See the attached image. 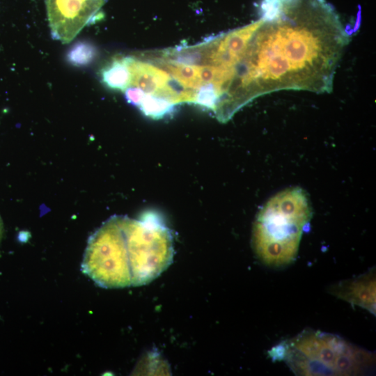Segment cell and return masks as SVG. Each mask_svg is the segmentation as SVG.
<instances>
[{"label": "cell", "mask_w": 376, "mask_h": 376, "mask_svg": "<svg viewBox=\"0 0 376 376\" xmlns=\"http://www.w3.org/2000/svg\"><path fill=\"white\" fill-rule=\"evenodd\" d=\"M233 68L231 92L242 108L281 90L330 93L336 70L350 40L325 0H263L260 18Z\"/></svg>", "instance_id": "cell-1"}, {"label": "cell", "mask_w": 376, "mask_h": 376, "mask_svg": "<svg viewBox=\"0 0 376 376\" xmlns=\"http://www.w3.org/2000/svg\"><path fill=\"white\" fill-rule=\"evenodd\" d=\"M173 254L171 231L155 214L114 216L89 237L81 269L102 288L139 286L166 270Z\"/></svg>", "instance_id": "cell-2"}, {"label": "cell", "mask_w": 376, "mask_h": 376, "mask_svg": "<svg viewBox=\"0 0 376 376\" xmlns=\"http://www.w3.org/2000/svg\"><path fill=\"white\" fill-rule=\"evenodd\" d=\"M274 360L284 361L297 375L350 376L373 368L375 354L341 337L305 329L269 351Z\"/></svg>", "instance_id": "cell-3"}, {"label": "cell", "mask_w": 376, "mask_h": 376, "mask_svg": "<svg viewBox=\"0 0 376 376\" xmlns=\"http://www.w3.org/2000/svg\"><path fill=\"white\" fill-rule=\"evenodd\" d=\"M311 218L309 201L301 188L276 194L262 207L254 223L252 243L258 258L273 267L293 262Z\"/></svg>", "instance_id": "cell-4"}, {"label": "cell", "mask_w": 376, "mask_h": 376, "mask_svg": "<svg viewBox=\"0 0 376 376\" xmlns=\"http://www.w3.org/2000/svg\"><path fill=\"white\" fill-rule=\"evenodd\" d=\"M107 0H46L47 19L52 38L66 44L84 26L102 16Z\"/></svg>", "instance_id": "cell-5"}, {"label": "cell", "mask_w": 376, "mask_h": 376, "mask_svg": "<svg viewBox=\"0 0 376 376\" xmlns=\"http://www.w3.org/2000/svg\"><path fill=\"white\" fill-rule=\"evenodd\" d=\"M329 292L352 306L361 307L375 315L376 279L375 268L354 279L331 285Z\"/></svg>", "instance_id": "cell-6"}, {"label": "cell", "mask_w": 376, "mask_h": 376, "mask_svg": "<svg viewBox=\"0 0 376 376\" xmlns=\"http://www.w3.org/2000/svg\"><path fill=\"white\" fill-rule=\"evenodd\" d=\"M103 84L115 91H124L130 84V72L125 56H116L100 70Z\"/></svg>", "instance_id": "cell-7"}, {"label": "cell", "mask_w": 376, "mask_h": 376, "mask_svg": "<svg viewBox=\"0 0 376 376\" xmlns=\"http://www.w3.org/2000/svg\"><path fill=\"white\" fill-rule=\"evenodd\" d=\"M97 54V48L89 42L75 43L67 54L68 61L75 66H86L91 63Z\"/></svg>", "instance_id": "cell-8"}, {"label": "cell", "mask_w": 376, "mask_h": 376, "mask_svg": "<svg viewBox=\"0 0 376 376\" xmlns=\"http://www.w3.org/2000/svg\"><path fill=\"white\" fill-rule=\"evenodd\" d=\"M2 230H3V225H2V221H1V217H0V239H1V235H2Z\"/></svg>", "instance_id": "cell-9"}]
</instances>
